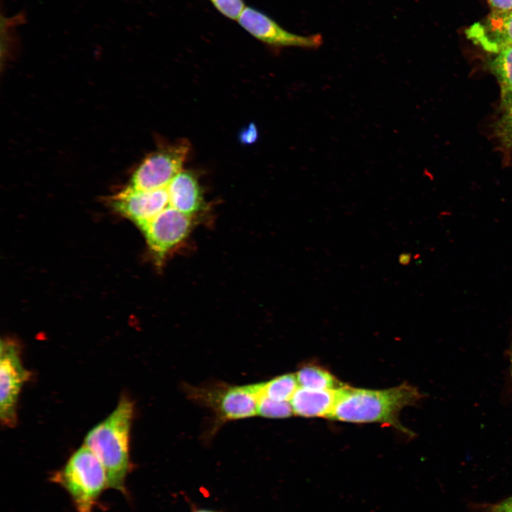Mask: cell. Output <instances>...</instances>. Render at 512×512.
Masks as SVG:
<instances>
[{
	"label": "cell",
	"mask_w": 512,
	"mask_h": 512,
	"mask_svg": "<svg viewBox=\"0 0 512 512\" xmlns=\"http://www.w3.org/2000/svg\"><path fill=\"white\" fill-rule=\"evenodd\" d=\"M421 398L419 390L407 383L383 390L343 385L337 390L336 405L329 419L353 423H380L411 434L401 425L399 415L404 407L415 405Z\"/></svg>",
	"instance_id": "1"
},
{
	"label": "cell",
	"mask_w": 512,
	"mask_h": 512,
	"mask_svg": "<svg viewBox=\"0 0 512 512\" xmlns=\"http://www.w3.org/2000/svg\"><path fill=\"white\" fill-rule=\"evenodd\" d=\"M134 406L124 396L114 410L87 434L83 445L103 466L110 488L126 492L125 480L130 468L129 436Z\"/></svg>",
	"instance_id": "2"
},
{
	"label": "cell",
	"mask_w": 512,
	"mask_h": 512,
	"mask_svg": "<svg viewBox=\"0 0 512 512\" xmlns=\"http://www.w3.org/2000/svg\"><path fill=\"white\" fill-rule=\"evenodd\" d=\"M182 387L189 400L211 411L213 426L210 433L227 422L257 415V383L232 385L214 381L199 385L184 384Z\"/></svg>",
	"instance_id": "3"
},
{
	"label": "cell",
	"mask_w": 512,
	"mask_h": 512,
	"mask_svg": "<svg viewBox=\"0 0 512 512\" xmlns=\"http://www.w3.org/2000/svg\"><path fill=\"white\" fill-rule=\"evenodd\" d=\"M52 479L68 492L77 512H93L97 500L108 487L103 466L85 445L70 456Z\"/></svg>",
	"instance_id": "4"
},
{
	"label": "cell",
	"mask_w": 512,
	"mask_h": 512,
	"mask_svg": "<svg viewBox=\"0 0 512 512\" xmlns=\"http://www.w3.org/2000/svg\"><path fill=\"white\" fill-rule=\"evenodd\" d=\"M188 150V142H180L151 154L133 173L127 187L139 191L166 188L182 171Z\"/></svg>",
	"instance_id": "5"
},
{
	"label": "cell",
	"mask_w": 512,
	"mask_h": 512,
	"mask_svg": "<svg viewBox=\"0 0 512 512\" xmlns=\"http://www.w3.org/2000/svg\"><path fill=\"white\" fill-rule=\"evenodd\" d=\"M17 345L1 340L0 349V417L8 427L16 422V403L21 389L28 380Z\"/></svg>",
	"instance_id": "6"
},
{
	"label": "cell",
	"mask_w": 512,
	"mask_h": 512,
	"mask_svg": "<svg viewBox=\"0 0 512 512\" xmlns=\"http://www.w3.org/2000/svg\"><path fill=\"white\" fill-rule=\"evenodd\" d=\"M191 226V215L169 206L142 230L150 250L159 264L170 250L188 236Z\"/></svg>",
	"instance_id": "7"
},
{
	"label": "cell",
	"mask_w": 512,
	"mask_h": 512,
	"mask_svg": "<svg viewBox=\"0 0 512 512\" xmlns=\"http://www.w3.org/2000/svg\"><path fill=\"white\" fill-rule=\"evenodd\" d=\"M238 21L251 36L269 46L314 48L322 43L320 35L304 36L290 33L269 16L252 7L245 6Z\"/></svg>",
	"instance_id": "8"
},
{
	"label": "cell",
	"mask_w": 512,
	"mask_h": 512,
	"mask_svg": "<svg viewBox=\"0 0 512 512\" xmlns=\"http://www.w3.org/2000/svg\"><path fill=\"white\" fill-rule=\"evenodd\" d=\"M114 210L134 223L141 230L169 206L166 188L139 191L127 186L112 199Z\"/></svg>",
	"instance_id": "9"
},
{
	"label": "cell",
	"mask_w": 512,
	"mask_h": 512,
	"mask_svg": "<svg viewBox=\"0 0 512 512\" xmlns=\"http://www.w3.org/2000/svg\"><path fill=\"white\" fill-rule=\"evenodd\" d=\"M466 34L486 51L498 53L512 46V10L494 11L483 21L468 28Z\"/></svg>",
	"instance_id": "10"
},
{
	"label": "cell",
	"mask_w": 512,
	"mask_h": 512,
	"mask_svg": "<svg viewBox=\"0 0 512 512\" xmlns=\"http://www.w3.org/2000/svg\"><path fill=\"white\" fill-rule=\"evenodd\" d=\"M169 206L191 215L203 206V194L196 177L190 171H181L166 187Z\"/></svg>",
	"instance_id": "11"
},
{
	"label": "cell",
	"mask_w": 512,
	"mask_h": 512,
	"mask_svg": "<svg viewBox=\"0 0 512 512\" xmlns=\"http://www.w3.org/2000/svg\"><path fill=\"white\" fill-rule=\"evenodd\" d=\"M337 390H312L299 387L290 400L293 414L329 419L336 405Z\"/></svg>",
	"instance_id": "12"
},
{
	"label": "cell",
	"mask_w": 512,
	"mask_h": 512,
	"mask_svg": "<svg viewBox=\"0 0 512 512\" xmlns=\"http://www.w3.org/2000/svg\"><path fill=\"white\" fill-rule=\"evenodd\" d=\"M295 374L299 386L308 390H334L344 385L328 370L316 365H304Z\"/></svg>",
	"instance_id": "13"
},
{
	"label": "cell",
	"mask_w": 512,
	"mask_h": 512,
	"mask_svg": "<svg viewBox=\"0 0 512 512\" xmlns=\"http://www.w3.org/2000/svg\"><path fill=\"white\" fill-rule=\"evenodd\" d=\"M491 69L500 84L502 105L506 108L512 103V46L498 53Z\"/></svg>",
	"instance_id": "14"
},
{
	"label": "cell",
	"mask_w": 512,
	"mask_h": 512,
	"mask_svg": "<svg viewBox=\"0 0 512 512\" xmlns=\"http://www.w3.org/2000/svg\"><path fill=\"white\" fill-rule=\"evenodd\" d=\"M299 387L296 374H284L257 383L258 395L274 401L289 402Z\"/></svg>",
	"instance_id": "15"
},
{
	"label": "cell",
	"mask_w": 512,
	"mask_h": 512,
	"mask_svg": "<svg viewBox=\"0 0 512 512\" xmlns=\"http://www.w3.org/2000/svg\"><path fill=\"white\" fill-rule=\"evenodd\" d=\"M293 414L289 402H278L260 395L257 415L267 418H286Z\"/></svg>",
	"instance_id": "16"
},
{
	"label": "cell",
	"mask_w": 512,
	"mask_h": 512,
	"mask_svg": "<svg viewBox=\"0 0 512 512\" xmlns=\"http://www.w3.org/2000/svg\"><path fill=\"white\" fill-rule=\"evenodd\" d=\"M224 16L238 20L245 8L243 0H209Z\"/></svg>",
	"instance_id": "17"
},
{
	"label": "cell",
	"mask_w": 512,
	"mask_h": 512,
	"mask_svg": "<svg viewBox=\"0 0 512 512\" xmlns=\"http://www.w3.org/2000/svg\"><path fill=\"white\" fill-rule=\"evenodd\" d=\"M497 134L506 146H512V103L506 108V112L498 123Z\"/></svg>",
	"instance_id": "18"
},
{
	"label": "cell",
	"mask_w": 512,
	"mask_h": 512,
	"mask_svg": "<svg viewBox=\"0 0 512 512\" xmlns=\"http://www.w3.org/2000/svg\"><path fill=\"white\" fill-rule=\"evenodd\" d=\"M486 512H512V496L486 508Z\"/></svg>",
	"instance_id": "19"
},
{
	"label": "cell",
	"mask_w": 512,
	"mask_h": 512,
	"mask_svg": "<svg viewBox=\"0 0 512 512\" xmlns=\"http://www.w3.org/2000/svg\"><path fill=\"white\" fill-rule=\"evenodd\" d=\"M495 11H507L512 10V0H488Z\"/></svg>",
	"instance_id": "20"
},
{
	"label": "cell",
	"mask_w": 512,
	"mask_h": 512,
	"mask_svg": "<svg viewBox=\"0 0 512 512\" xmlns=\"http://www.w3.org/2000/svg\"><path fill=\"white\" fill-rule=\"evenodd\" d=\"M411 260V255L407 252H403L398 257L399 263L402 265H407Z\"/></svg>",
	"instance_id": "21"
},
{
	"label": "cell",
	"mask_w": 512,
	"mask_h": 512,
	"mask_svg": "<svg viewBox=\"0 0 512 512\" xmlns=\"http://www.w3.org/2000/svg\"><path fill=\"white\" fill-rule=\"evenodd\" d=\"M510 361H511V373H512V351L510 353Z\"/></svg>",
	"instance_id": "22"
},
{
	"label": "cell",
	"mask_w": 512,
	"mask_h": 512,
	"mask_svg": "<svg viewBox=\"0 0 512 512\" xmlns=\"http://www.w3.org/2000/svg\"><path fill=\"white\" fill-rule=\"evenodd\" d=\"M196 512H213V511H205V510H203V511H196Z\"/></svg>",
	"instance_id": "23"
},
{
	"label": "cell",
	"mask_w": 512,
	"mask_h": 512,
	"mask_svg": "<svg viewBox=\"0 0 512 512\" xmlns=\"http://www.w3.org/2000/svg\"><path fill=\"white\" fill-rule=\"evenodd\" d=\"M511 351H512V346H511Z\"/></svg>",
	"instance_id": "24"
}]
</instances>
